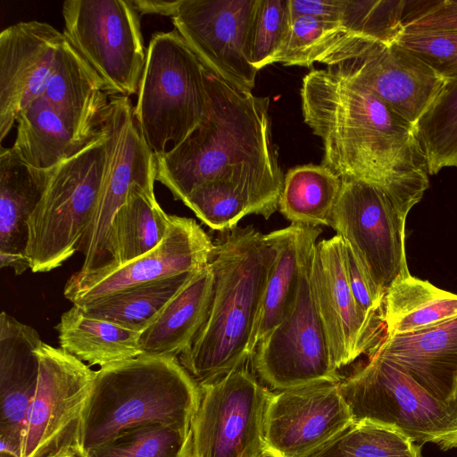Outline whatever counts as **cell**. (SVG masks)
<instances>
[{"instance_id":"6da1fadb","label":"cell","mask_w":457,"mask_h":457,"mask_svg":"<svg viewBox=\"0 0 457 457\" xmlns=\"http://www.w3.org/2000/svg\"><path fill=\"white\" fill-rule=\"evenodd\" d=\"M301 100L304 122L322 140L323 164L341 179L388 184L428 172L415 127L354 80L312 70Z\"/></svg>"},{"instance_id":"7a4b0ae2","label":"cell","mask_w":457,"mask_h":457,"mask_svg":"<svg viewBox=\"0 0 457 457\" xmlns=\"http://www.w3.org/2000/svg\"><path fill=\"white\" fill-rule=\"evenodd\" d=\"M214 243V274L206 320L179 361L199 386L212 383L252 359L259 313L277 252L253 226L236 227Z\"/></svg>"},{"instance_id":"3957f363","label":"cell","mask_w":457,"mask_h":457,"mask_svg":"<svg viewBox=\"0 0 457 457\" xmlns=\"http://www.w3.org/2000/svg\"><path fill=\"white\" fill-rule=\"evenodd\" d=\"M205 114L179 145L155 156L156 180L175 200L247 166L280 167L271 139L269 97L241 90L205 68Z\"/></svg>"},{"instance_id":"277c9868","label":"cell","mask_w":457,"mask_h":457,"mask_svg":"<svg viewBox=\"0 0 457 457\" xmlns=\"http://www.w3.org/2000/svg\"><path fill=\"white\" fill-rule=\"evenodd\" d=\"M201 388L178 357L139 355L96 371L76 435L81 455L121 432L162 423L191 427Z\"/></svg>"},{"instance_id":"5b68a950","label":"cell","mask_w":457,"mask_h":457,"mask_svg":"<svg viewBox=\"0 0 457 457\" xmlns=\"http://www.w3.org/2000/svg\"><path fill=\"white\" fill-rule=\"evenodd\" d=\"M428 187V175L389 184L342 179L330 227L384 295L395 282L411 276L405 222Z\"/></svg>"},{"instance_id":"8992f818","label":"cell","mask_w":457,"mask_h":457,"mask_svg":"<svg viewBox=\"0 0 457 457\" xmlns=\"http://www.w3.org/2000/svg\"><path fill=\"white\" fill-rule=\"evenodd\" d=\"M205 67L177 29L154 33L134 115L155 156L181 143L207 108Z\"/></svg>"},{"instance_id":"52a82bcc","label":"cell","mask_w":457,"mask_h":457,"mask_svg":"<svg viewBox=\"0 0 457 457\" xmlns=\"http://www.w3.org/2000/svg\"><path fill=\"white\" fill-rule=\"evenodd\" d=\"M107 161L106 136L53 170L28 220L25 254L33 272L59 268L79 251L97 204Z\"/></svg>"},{"instance_id":"ba28073f","label":"cell","mask_w":457,"mask_h":457,"mask_svg":"<svg viewBox=\"0 0 457 457\" xmlns=\"http://www.w3.org/2000/svg\"><path fill=\"white\" fill-rule=\"evenodd\" d=\"M339 383L354 422L395 428L420 445L457 448V406L447 404L373 352Z\"/></svg>"},{"instance_id":"9c48e42d","label":"cell","mask_w":457,"mask_h":457,"mask_svg":"<svg viewBox=\"0 0 457 457\" xmlns=\"http://www.w3.org/2000/svg\"><path fill=\"white\" fill-rule=\"evenodd\" d=\"M102 128L105 132L107 161L97 204L80 243L86 275L113 267V219L136 187L154 190L155 155L137 126L129 96H111Z\"/></svg>"},{"instance_id":"30bf717a","label":"cell","mask_w":457,"mask_h":457,"mask_svg":"<svg viewBox=\"0 0 457 457\" xmlns=\"http://www.w3.org/2000/svg\"><path fill=\"white\" fill-rule=\"evenodd\" d=\"M319 62L361 85L415 127L446 80L398 43L342 33Z\"/></svg>"},{"instance_id":"8fae6325","label":"cell","mask_w":457,"mask_h":457,"mask_svg":"<svg viewBox=\"0 0 457 457\" xmlns=\"http://www.w3.org/2000/svg\"><path fill=\"white\" fill-rule=\"evenodd\" d=\"M63 36L112 96L137 94L146 51L139 13L129 0H66Z\"/></svg>"},{"instance_id":"7c38bea8","label":"cell","mask_w":457,"mask_h":457,"mask_svg":"<svg viewBox=\"0 0 457 457\" xmlns=\"http://www.w3.org/2000/svg\"><path fill=\"white\" fill-rule=\"evenodd\" d=\"M199 386L191 457H267L265 420L274 392L245 366Z\"/></svg>"},{"instance_id":"4fadbf2b","label":"cell","mask_w":457,"mask_h":457,"mask_svg":"<svg viewBox=\"0 0 457 457\" xmlns=\"http://www.w3.org/2000/svg\"><path fill=\"white\" fill-rule=\"evenodd\" d=\"M310 262L287 316L256 345L252 357L262 380L278 391L342 381L313 297Z\"/></svg>"},{"instance_id":"5bb4252c","label":"cell","mask_w":457,"mask_h":457,"mask_svg":"<svg viewBox=\"0 0 457 457\" xmlns=\"http://www.w3.org/2000/svg\"><path fill=\"white\" fill-rule=\"evenodd\" d=\"M37 354L39 376L27 415L22 457H44L63 446H76L81 412L96 374L61 347L42 342Z\"/></svg>"},{"instance_id":"9a60e30c","label":"cell","mask_w":457,"mask_h":457,"mask_svg":"<svg viewBox=\"0 0 457 457\" xmlns=\"http://www.w3.org/2000/svg\"><path fill=\"white\" fill-rule=\"evenodd\" d=\"M257 0H181L175 29L204 66L232 86L252 92L257 70L248 59V37Z\"/></svg>"},{"instance_id":"2e32d148","label":"cell","mask_w":457,"mask_h":457,"mask_svg":"<svg viewBox=\"0 0 457 457\" xmlns=\"http://www.w3.org/2000/svg\"><path fill=\"white\" fill-rule=\"evenodd\" d=\"M345 252L343 238L335 235L315 245L310 262L313 297L338 370L369 353L385 333L383 318L366 316L353 298Z\"/></svg>"},{"instance_id":"e0dca14e","label":"cell","mask_w":457,"mask_h":457,"mask_svg":"<svg viewBox=\"0 0 457 457\" xmlns=\"http://www.w3.org/2000/svg\"><path fill=\"white\" fill-rule=\"evenodd\" d=\"M213 250L214 243L194 219L170 215L169 230L154 249L108 270L73 273L63 295L81 306L129 287L196 271L210 263Z\"/></svg>"},{"instance_id":"ac0fdd59","label":"cell","mask_w":457,"mask_h":457,"mask_svg":"<svg viewBox=\"0 0 457 457\" xmlns=\"http://www.w3.org/2000/svg\"><path fill=\"white\" fill-rule=\"evenodd\" d=\"M339 383L273 394L265 420L267 457H307L354 422Z\"/></svg>"},{"instance_id":"d6986e66","label":"cell","mask_w":457,"mask_h":457,"mask_svg":"<svg viewBox=\"0 0 457 457\" xmlns=\"http://www.w3.org/2000/svg\"><path fill=\"white\" fill-rule=\"evenodd\" d=\"M64 36L49 23L20 21L0 33V141L18 115L43 96Z\"/></svg>"},{"instance_id":"ffe728a7","label":"cell","mask_w":457,"mask_h":457,"mask_svg":"<svg viewBox=\"0 0 457 457\" xmlns=\"http://www.w3.org/2000/svg\"><path fill=\"white\" fill-rule=\"evenodd\" d=\"M284 178L280 167L247 165L198 186L182 202L206 226L226 232L246 215L268 220L278 210Z\"/></svg>"},{"instance_id":"44dd1931","label":"cell","mask_w":457,"mask_h":457,"mask_svg":"<svg viewBox=\"0 0 457 457\" xmlns=\"http://www.w3.org/2000/svg\"><path fill=\"white\" fill-rule=\"evenodd\" d=\"M370 352L403 370L440 401L457 406V317L415 333L383 335Z\"/></svg>"},{"instance_id":"7402d4cb","label":"cell","mask_w":457,"mask_h":457,"mask_svg":"<svg viewBox=\"0 0 457 457\" xmlns=\"http://www.w3.org/2000/svg\"><path fill=\"white\" fill-rule=\"evenodd\" d=\"M38 332L5 312L0 315V439L22 449L36 394L41 345Z\"/></svg>"},{"instance_id":"603a6c76","label":"cell","mask_w":457,"mask_h":457,"mask_svg":"<svg viewBox=\"0 0 457 457\" xmlns=\"http://www.w3.org/2000/svg\"><path fill=\"white\" fill-rule=\"evenodd\" d=\"M111 96L103 79L64 37L43 96L80 137L94 140L104 134L102 124Z\"/></svg>"},{"instance_id":"cb8c5ba5","label":"cell","mask_w":457,"mask_h":457,"mask_svg":"<svg viewBox=\"0 0 457 457\" xmlns=\"http://www.w3.org/2000/svg\"><path fill=\"white\" fill-rule=\"evenodd\" d=\"M214 289L211 264L196 270L140 334L141 355L178 357L204 323Z\"/></svg>"},{"instance_id":"d4e9b609","label":"cell","mask_w":457,"mask_h":457,"mask_svg":"<svg viewBox=\"0 0 457 457\" xmlns=\"http://www.w3.org/2000/svg\"><path fill=\"white\" fill-rule=\"evenodd\" d=\"M320 233L321 229L318 227L291 224L266 235L275 247L277 255L257 320L253 342L254 350L285 319L292 307L303 270L311 259Z\"/></svg>"},{"instance_id":"484cf974","label":"cell","mask_w":457,"mask_h":457,"mask_svg":"<svg viewBox=\"0 0 457 457\" xmlns=\"http://www.w3.org/2000/svg\"><path fill=\"white\" fill-rule=\"evenodd\" d=\"M53 170L24 162L12 147L0 148V253L25 254L28 220L50 179Z\"/></svg>"},{"instance_id":"4316f807","label":"cell","mask_w":457,"mask_h":457,"mask_svg":"<svg viewBox=\"0 0 457 457\" xmlns=\"http://www.w3.org/2000/svg\"><path fill=\"white\" fill-rule=\"evenodd\" d=\"M16 122L12 147L24 162L37 170L54 169L99 138L80 137L44 96L22 110Z\"/></svg>"},{"instance_id":"83f0119b","label":"cell","mask_w":457,"mask_h":457,"mask_svg":"<svg viewBox=\"0 0 457 457\" xmlns=\"http://www.w3.org/2000/svg\"><path fill=\"white\" fill-rule=\"evenodd\" d=\"M60 347L88 365L100 368L141 355L139 332L88 316L72 305L55 326Z\"/></svg>"},{"instance_id":"f1b7e54d","label":"cell","mask_w":457,"mask_h":457,"mask_svg":"<svg viewBox=\"0 0 457 457\" xmlns=\"http://www.w3.org/2000/svg\"><path fill=\"white\" fill-rule=\"evenodd\" d=\"M457 317V295L411 275L395 282L385 295L386 336L419 332Z\"/></svg>"},{"instance_id":"f546056e","label":"cell","mask_w":457,"mask_h":457,"mask_svg":"<svg viewBox=\"0 0 457 457\" xmlns=\"http://www.w3.org/2000/svg\"><path fill=\"white\" fill-rule=\"evenodd\" d=\"M342 179L325 164H303L284 178L278 210L291 224L330 226Z\"/></svg>"},{"instance_id":"4dcf8cb0","label":"cell","mask_w":457,"mask_h":457,"mask_svg":"<svg viewBox=\"0 0 457 457\" xmlns=\"http://www.w3.org/2000/svg\"><path fill=\"white\" fill-rule=\"evenodd\" d=\"M170 224V215L159 205L154 190L134 188L112 221L115 262L111 269L154 249L165 237Z\"/></svg>"},{"instance_id":"1f68e13d","label":"cell","mask_w":457,"mask_h":457,"mask_svg":"<svg viewBox=\"0 0 457 457\" xmlns=\"http://www.w3.org/2000/svg\"><path fill=\"white\" fill-rule=\"evenodd\" d=\"M195 272L129 287L78 307L88 316L141 333Z\"/></svg>"},{"instance_id":"d6a6232c","label":"cell","mask_w":457,"mask_h":457,"mask_svg":"<svg viewBox=\"0 0 457 457\" xmlns=\"http://www.w3.org/2000/svg\"><path fill=\"white\" fill-rule=\"evenodd\" d=\"M415 130L428 175L457 168V79L446 82Z\"/></svg>"},{"instance_id":"836d02e7","label":"cell","mask_w":457,"mask_h":457,"mask_svg":"<svg viewBox=\"0 0 457 457\" xmlns=\"http://www.w3.org/2000/svg\"><path fill=\"white\" fill-rule=\"evenodd\" d=\"M191 427L153 423L127 429L82 457H191Z\"/></svg>"},{"instance_id":"e575fe53","label":"cell","mask_w":457,"mask_h":457,"mask_svg":"<svg viewBox=\"0 0 457 457\" xmlns=\"http://www.w3.org/2000/svg\"><path fill=\"white\" fill-rule=\"evenodd\" d=\"M307 457H423L421 445L398 429L370 421L353 422Z\"/></svg>"},{"instance_id":"d590c367","label":"cell","mask_w":457,"mask_h":457,"mask_svg":"<svg viewBox=\"0 0 457 457\" xmlns=\"http://www.w3.org/2000/svg\"><path fill=\"white\" fill-rule=\"evenodd\" d=\"M406 1L345 0L342 25L345 33L361 38L392 43L403 29Z\"/></svg>"},{"instance_id":"8d00e7d4","label":"cell","mask_w":457,"mask_h":457,"mask_svg":"<svg viewBox=\"0 0 457 457\" xmlns=\"http://www.w3.org/2000/svg\"><path fill=\"white\" fill-rule=\"evenodd\" d=\"M291 24L288 0H257L248 37V59L257 71L274 63Z\"/></svg>"},{"instance_id":"74e56055","label":"cell","mask_w":457,"mask_h":457,"mask_svg":"<svg viewBox=\"0 0 457 457\" xmlns=\"http://www.w3.org/2000/svg\"><path fill=\"white\" fill-rule=\"evenodd\" d=\"M342 33L345 30L341 24L306 15L291 17L287 36L274 62L311 67Z\"/></svg>"},{"instance_id":"f35d334b","label":"cell","mask_w":457,"mask_h":457,"mask_svg":"<svg viewBox=\"0 0 457 457\" xmlns=\"http://www.w3.org/2000/svg\"><path fill=\"white\" fill-rule=\"evenodd\" d=\"M395 42L447 82L457 79V30H403Z\"/></svg>"},{"instance_id":"ab89813d","label":"cell","mask_w":457,"mask_h":457,"mask_svg":"<svg viewBox=\"0 0 457 457\" xmlns=\"http://www.w3.org/2000/svg\"><path fill=\"white\" fill-rule=\"evenodd\" d=\"M345 257L348 284L357 305L368 317L383 318L385 295L375 287L346 245Z\"/></svg>"},{"instance_id":"60d3db41","label":"cell","mask_w":457,"mask_h":457,"mask_svg":"<svg viewBox=\"0 0 457 457\" xmlns=\"http://www.w3.org/2000/svg\"><path fill=\"white\" fill-rule=\"evenodd\" d=\"M403 30H457V1L423 2L421 7L409 13Z\"/></svg>"},{"instance_id":"b9f144b4","label":"cell","mask_w":457,"mask_h":457,"mask_svg":"<svg viewBox=\"0 0 457 457\" xmlns=\"http://www.w3.org/2000/svg\"><path fill=\"white\" fill-rule=\"evenodd\" d=\"M288 4L291 17L306 15L342 25L345 0H288Z\"/></svg>"},{"instance_id":"7bdbcfd3","label":"cell","mask_w":457,"mask_h":457,"mask_svg":"<svg viewBox=\"0 0 457 457\" xmlns=\"http://www.w3.org/2000/svg\"><path fill=\"white\" fill-rule=\"evenodd\" d=\"M129 2L138 13L159 14L171 18L181 0H129Z\"/></svg>"},{"instance_id":"ee69618b","label":"cell","mask_w":457,"mask_h":457,"mask_svg":"<svg viewBox=\"0 0 457 457\" xmlns=\"http://www.w3.org/2000/svg\"><path fill=\"white\" fill-rule=\"evenodd\" d=\"M0 267L11 268L16 275L22 274L30 269V261L26 254L0 253Z\"/></svg>"},{"instance_id":"f6af8a7d","label":"cell","mask_w":457,"mask_h":457,"mask_svg":"<svg viewBox=\"0 0 457 457\" xmlns=\"http://www.w3.org/2000/svg\"><path fill=\"white\" fill-rule=\"evenodd\" d=\"M44 457H81L76 446H63L58 451Z\"/></svg>"}]
</instances>
